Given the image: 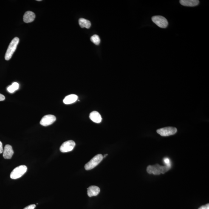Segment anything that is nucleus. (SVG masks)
Here are the masks:
<instances>
[{"label": "nucleus", "mask_w": 209, "mask_h": 209, "mask_svg": "<svg viewBox=\"0 0 209 209\" xmlns=\"http://www.w3.org/2000/svg\"><path fill=\"white\" fill-rule=\"evenodd\" d=\"M171 166L165 165L160 166L159 164L154 165L148 166L147 168V172L150 174L159 175L161 173L164 174L171 168Z\"/></svg>", "instance_id": "f257e3e1"}, {"label": "nucleus", "mask_w": 209, "mask_h": 209, "mask_svg": "<svg viewBox=\"0 0 209 209\" xmlns=\"http://www.w3.org/2000/svg\"><path fill=\"white\" fill-rule=\"evenodd\" d=\"M19 42V38L18 37H15L11 42L5 55V59L6 60H9L11 58L12 55L16 49Z\"/></svg>", "instance_id": "f03ea898"}, {"label": "nucleus", "mask_w": 209, "mask_h": 209, "mask_svg": "<svg viewBox=\"0 0 209 209\" xmlns=\"http://www.w3.org/2000/svg\"><path fill=\"white\" fill-rule=\"evenodd\" d=\"M27 167L24 165H20L12 170L10 174L11 179H18L21 177L27 171Z\"/></svg>", "instance_id": "7ed1b4c3"}, {"label": "nucleus", "mask_w": 209, "mask_h": 209, "mask_svg": "<svg viewBox=\"0 0 209 209\" xmlns=\"http://www.w3.org/2000/svg\"><path fill=\"white\" fill-rule=\"evenodd\" d=\"M103 156L102 154L96 155L85 165V169L87 170L92 169L102 162V161L103 160Z\"/></svg>", "instance_id": "20e7f679"}, {"label": "nucleus", "mask_w": 209, "mask_h": 209, "mask_svg": "<svg viewBox=\"0 0 209 209\" xmlns=\"http://www.w3.org/2000/svg\"><path fill=\"white\" fill-rule=\"evenodd\" d=\"M151 20L153 23L159 27L165 28L168 26V22L165 17L160 15H156L152 17Z\"/></svg>", "instance_id": "39448f33"}, {"label": "nucleus", "mask_w": 209, "mask_h": 209, "mask_svg": "<svg viewBox=\"0 0 209 209\" xmlns=\"http://www.w3.org/2000/svg\"><path fill=\"white\" fill-rule=\"evenodd\" d=\"M177 132V129L172 127H167L157 130L158 134L162 136H168L174 135Z\"/></svg>", "instance_id": "423d86ee"}, {"label": "nucleus", "mask_w": 209, "mask_h": 209, "mask_svg": "<svg viewBox=\"0 0 209 209\" xmlns=\"http://www.w3.org/2000/svg\"><path fill=\"white\" fill-rule=\"evenodd\" d=\"M76 143L74 141L69 140L63 142L60 147V151L63 153L68 152L72 151L75 147Z\"/></svg>", "instance_id": "0eeeda50"}, {"label": "nucleus", "mask_w": 209, "mask_h": 209, "mask_svg": "<svg viewBox=\"0 0 209 209\" xmlns=\"http://www.w3.org/2000/svg\"><path fill=\"white\" fill-rule=\"evenodd\" d=\"M56 118L52 115H47L44 116L40 122V124L43 126H47L52 124L55 121Z\"/></svg>", "instance_id": "6e6552de"}, {"label": "nucleus", "mask_w": 209, "mask_h": 209, "mask_svg": "<svg viewBox=\"0 0 209 209\" xmlns=\"http://www.w3.org/2000/svg\"><path fill=\"white\" fill-rule=\"evenodd\" d=\"M3 156L5 159H11L14 154V151L11 146L6 145L3 150Z\"/></svg>", "instance_id": "1a4fd4ad"}, {"label": "nucleus", "mask_w": 209, "mask_h": 209, "mask_svg": "<svg viewBox=\"0 0 209 209\" xmlns=\"http://www.w3.org/2000/svg\"><path fill=\"white\" fill-rule=\"evenodd\" d=\"M100 189L95 185H91L88 187L87 189V194L89 197L96 196L100 193Z\"/></svg>", "instance_id": "9d476101"}, {"label": "nucleus", "mask_w": 209, "mask_h": 209, "mask_svg": "<svg viewBox=\"0 0 209 209\" xmlns=\"http://www.w3.org/2000/svg\"><path fill=\"white\" fill-rule=\"evenodd\" d=\"M35 18V14L30 11H28L25 13L23 19L25 23H29L33 21Z\"/></svg>", "instance_id": "9b49d317"}, {"label": "nucleus", "mask_w": 209, "mask_h": 209, "mask_svg": "<svg viewBox=\"0 0 209 209\" xmlns=\"http://www.w3.org/2000/svg\"><path fill=\"white\" fill-rule=\"evenodd\" d=\"M89 118L92 121L96 123H99L102 120V116L97 111H93L89 115Z\"/></svg>", "instance_id": "f8f14e48"}, {"label": "nucleus", "mask_w": 209, "mask_h": 209, "mask_svg": "<svg viewBox=\"0 0 209 209\" xmlns=\"http://www.w3.org/2000/svg\"><path fill=\"white\" fill-rule=\"evenodd\" d=\"M180 3L182 6L194 7L199 4V1L198 0H181Z\"/></svg>", "instance_id": "ddd939ff"}, {"label": "nucleus", "mask_w": 209, "mask_h": 209, "mask_svg": "<svg viewBox=\"0 0 209 209\" xmlns=\"http://www.w3.org/2000/svg\"><path fill=\"white\" fill-rule=\"evenodd\" d=\"M77 98L78 97L76 94H70L65 98L63 102L65 104H70L74 103L77 100Z\"/></svg>", "instance_id": "4468645a"}, {"label": "nucleus", "mask_w": 209, "mask_h": 209, "mask_svg": "<svg viewBox=\"0 0 209 209\" xmlns=\"http://www.w3.org/2000/svg\"><path fill=\"white\" fill-rule=\"evenodd\" d=\"M79 24L81 27L86 28L87 29L89 28L91 26L90 21L83 18H81L79 19Z\"/></svg>", "instance_id": "2eb2a0df"}, {"label": "nucleus", "mask_w": 209, "mask_h": 209, "mask_svg": "<svg viewBox=\"0 0 209 209\" xmlns=\"http://www.w3.org/2000/svg\"><path fill=\"white\" fill-rule=\"evenodd\" d=\"M19 87V85L18 83L16 82H15L12 84L11 85H10L7 88V90L8 92L10 93H13L15 91L18 89Z\"/></svg>", "instance_id": "dca6fc26"}, {"label": "nucleus", "mask_w": 209, "mask_h": 209, "mask_svg": "<svg viewBox=\"0 0 209 209\" xmlns=\"http://www.w3.org/2000/svg\"><path fill=\"white\" fill-rule=\"evenodd\" d=\"M91 41L94 44L98 46L100 44V37L98 35H94L92 36L91 37Z\"/></svg>", "instance_id": "f3484780"}, {"label": "nucleus", "mask_w": 209, "mask_h": 209, "mask_svg": "<svg viewBox=\"0 0 209 209\" xmlns=\"http://www.w3.org/2000/svg\"><path fill=\"white\" fill-rule=\"evenodd\" d=\"M163 162L165 165L170 166H171V162L169 159L168 158H165L163 159Z\"/></svg>", "instance_id": "a211bd4d"}, {"label": "nucleus", "mask_w": 209, "mask_h": 209, "mask_svg": "<svg viewBox=\"0 0 209 209\" xmlns=\"http://www.w3.org/2000/svg\"><path fill=\"white\" fill-rule=\"evenodd\" d=\"M35 207V204H31V205L27 206L23 209H34Z\"/></svg>", "instance_id": "6ab92c4d"}, {"label": "nucleus", "mask_w": 209, "mask_h": 209, "mask_svg": "<svg viewBox=\"0 0 209 209\" xmlns=\"http://www.w3.org/2000/svg\"><path fill=\"white\" fill-rule=\"evenodd\" d=\"M198 209H209V204H207L205 205L202 206Z\"/></svg>", "instance_id": "aec40b11"}, {"label": "nucleus", "mask_w": 209, "mask_h": 209, "mask_svg": "<svg viewBox=\"0 0 209 209\" xmlns=\"http://www.w3.org/2000/svg\"><path fill=\"white\" fill-rule=\"evenodd\" d=\"M3 150L4 149H3V148L2 144L1 141H0V154L3 153Z\"/></svg>", "instance_id": "412c9836"}, {"label": "nucleus", "mask_w": 209, "mask_h": 209, "mask_svg": "<svg viewBox=\"0 0 209 209\" xmlns=\"http://www.w3.org/2000/svg\"><path fill=\"white\" fill-rule=\"evenodd\" d=\"M5 99V97L3 94H0V101L4 100Z\"/></svg>", "instance_id": "4be33fe9"}, {"label": "nucleus", "mask_w": 209, "mask_h": 209, "mask_svg": "<svg viewBox=\"0 0 209 209\" xmlns=\"http://www.w3.org/2000/svg\"><path fill=\"white\" fill-rule=\"evenodd\" d=\"M107 155V154H106V155H105L104 157H106V156Z\"/></svg>", "instance_id": "5701e85b"}]
</instances>
